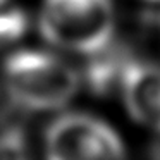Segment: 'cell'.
<instances>
[{"mask_svg": "<svg viewBox=\"0 0 160 160\" xmlns=\"http://www.w3.org/2000/svg\"><path fill=\"white\" fill-rule=\"evenodd\" d=\"M158 24H160V18H158Z\"/></svg>", "mask_w": 160, "mask_h": 160, "instance_id": "cell-11", "label": "cell"}, {"mask_svg": "<svg viewBox=\"0 0 160 160\" xmlns=\"http://www.w3.org/2000/svg\"><path fill=\"white\" fill-rule=\"evenodd\" d=\"M81 72L45 50H18L2 66V86L14 107L26 112H52L78 95Z\"/></svg>", "mask_w": 160, "mask_h": 160, "instance_id": "cell-1", "label": "cell"}, {"mask_svg": "<svg viewBox=\"0 0 160 160\" xmlns=\"http://www.w3.org/2000/svg\"><path fill=\"white\" fill-rule=\"evenodd\" d=\"M152 155L153 157H157V158H160V139L153 145V148H152Z\"/></svg>", "mask_w": 160, "mask_h": 160, "instance_id": "cell-8", "label": "cell"}, {"mask_svg": "<svg viewBox=\"0 0 160 160\" xmlns=\"http://www.w3.org/2000/svg\"><path fill=\"white\" fill-rule=\"evenodd\" d=\"M9 2H11V0H0V7H2V5H7Z\"/></svg>", "mask_w": 160, "mask_h": 160, "instance_id": "cell-9", "label": "cell"}, {"mask_svg": "<svg viewBox=\"0 0 160 160\" xmlns=\"http://www.w3.org/2000/svg\"><path fill=\"white\" fill-rule=\"evenodd\" d=\"M29 155L26 131L18 124L0 129V158H24Z\"/></svg>", "mask_w": 160, "mask_h": 160, "instance_id": "cell-6", "label": "cell"}, {"mask_svg": "<svg viewBox=\"0 0 160 160\" xmlns=\"http://www.w3.org/2000/svg\"><path fill=\"white\" fill-rule=\"evenodd\" d=\"M48 158H121L126 155L122 139L107 122L84 112H69L48 124L43 134Z\"/></svg>", "mask_w": 160, "mask_h": 160, "instance_id": "cell-3", "label": "cell"}, {"mask_svg": "<svg viewBox=\"0 0 160 160\" xmlns=\"http://www.w3.org/2000/svg\"><path fill=\"white\" fill-rule=\"evenodd\" d=\"M150 2H160V0H150Z\"/></svg>", "mask_w": 160, "mask_h": 160, "instance_id": "cell-10", "label": "cell"}, {"mask_svg": "<svg viewBox=\"0 0 160 160\" xmlns=\"http://www.w3.org/2000/svg\"><path fill=\"white\" fill-rule=\"evenodd\" d=\"M117 91L136 122L160 132V64L132 57Z\"/></svg>", "mask_w": 160, "mask_h": 160, "instance_id": "cell-4", "label": "cell"}, {"mask_svg": "<svg viewBox=\"0 0 160 160\" xmlns=\"http://www.w3.org/2000/svg\"><path fill=\"white\" fill-rule=\"evenodd\" d=\"M28 29V16L18 7H0V47L19 40Z\"/></svg>", "mask_w": 160, "mask_h": 160, "instance_id": "cell-7", "label": "cell"}, {"mask_svg": "<svg viewBox=\"0 0 160 160\" xmlns=\"http://www.w3.org/2000/svg\"><path fill=\"white\" fill-rule=\"evenodd\" d=\"M38 26L50 45L90 57L114 40V4L112 0H43Z\"/></svg>", "mask_w": 160, "mask_h": 160, "instance_id": "cell-2", "label": "cell"}, {"mask_svg": "<svg viewBox=\"0 0 160 160\" xmlns=\"http://www.w3.org/2000/svg\"><path fill=\"white\" fill-rule=\"evenodd\" d=\"M134 53L126 45L115 43L112 40L105 48L90 55L81 79L95 95H108L119 90L122 74Z\"/></svg>", "mask_w": 160, "mask_h": 160, "instance_id": "cell-5", "label": "cell"}]
</instances>
